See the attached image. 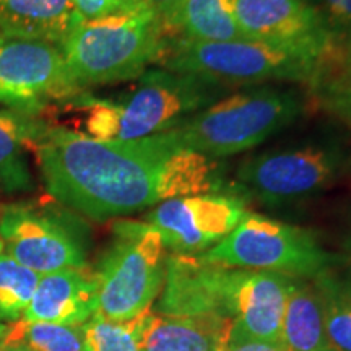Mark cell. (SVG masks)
Masks as SVG:
<instances>
[{
	"mask_svg": "<svg viewBox=\"0 0 351 351\" xmlns=\"http://www.w3.org/2000/svg\"><path fill=\"white\" fill-rule=\"evenodd\" d=\"M314 101L315 106L327 114L343 122L351 129V88L350 90L335 91V93H328L317 96V98L311 99Z\"/></svg>",
	"mask_w": 351,
	"mask_h": 351,
	"instance_id": "83f0119b",
	"label": "cell"
},
{
	"mask_svg": "<svg viewBox=\"0 0 351 351\" xmlns=\"http://www.w3.org/2000/svg\"><path fill=\"white\" fill-rule=\"evenodd\" d=\"M44 122L32 112L0 111V192L25 194L34 189L28 152H33Z\"/></svg>",
	"mask_w": 351,
	"mask_h": 351,
	"instance_id": "ac0fdd59",
	"label": "cell"
},
{
	"mask_svg": "<svg viewBox=\"0 0 351 351\" xmlns=\"http://www.w3.org/2000/svg\"><path fill=\"white\" fill-rule=\"evenodd\" d=\"M319 351H339V350H335V348H332V346H330V348H326V350H319Z\"/></svg>",
	"mask_w": 351,
	"mask_h": 351,
	"instance_id": "836d02e7",
	"label": "cell"
},
{
	"mask_svg": "<svg viewBox=\"0 0 351 351\" xmlns=\"http://www.w3.org/2000/svg\"><path fill=\"white\" fill-rule=\"evenodd\" d=\"M98 311V282L95 270H59L41 275L25 320L82 327Z\"/></svg>",
	"mask_w": 351,
	"mask_h": 351,
	"instance_id": "9a60e30c",
	"label": "cell"
},
{
	"mask_svg": "<svg viewBox=\"0 0 351 351\" xmlns=\"http://www.w3.org/2000/svg\"><path fill=\"white\" fill-rule=\"evenodd\" d=\"M326 25L330 39L351 33V0H306Z\"/></svg>",
	"mask_w": 351,
	"mask_h": 351,
	"instance_id": "484cf974",
	"label": "cell"
},
{
	"mask_svg": "<svg viewBox=\"0 0 351 351\" xmlns=\"http://www.w3.org/2000/svg\"><path fill=\"white\" fill-rule=\"evenodd\" d=\"M0 351H33L28 346L20 343H2L0 345Z\"/></svg>",
	"mask_w": 351,
	"mask_h": 351,
	"instance_id": "4dcf8cb0",
	"label": "cell"
},
{
	"mask_svg": "<svg viewBox=\"0 0 351 351\" xmlns=\"http://www.w3.org/2000/svg\"><path fill=\"white\" fill-rule=\"evenodd\" d=\"M232 322L221 317H168L153 314L142 351H223Z\"/></svg>",
	"mask_w": 351,
	"mask_h": 351,
	"instance_id": "e0dca14e",
	"label": "cell"
},
{
	"mask_svg": "<svg viewBox=\"0 0 351 351\" xmlns=\"http://www.w3.org/2000/svg\"><path fill=\"white\" fill-rule=\"evenodd\" d=\"M345 166L340 142L307 138L247 156L236 169L234 186L245 200L291 205L326 191Z\"/></svg>",
	"mask_w": 351,
	"mask_h": 351,
	"instance_id": "52a82bcc",
	"label": "cell"
},
{
	"mask_svg": "<svg viewBox=\"0 0 351 351\" xmlns=\"http://www.w3.org/2000/svg\"><path fill=\"white\" fill-rule=\"evenodd\" d=\"M202 258L230 269L271 271L289 278L313 280L340 263L314 232L262 215L247 213L225 239Z\"/></svg>",
	"mask_w": 351,
	"mask_h": 351,
	"instance_id": "ba28073f",
	"label": "cell"
},
{
	"mask_svg": "<svg viewBox=\"0 0 351 351\" xmlns=\"http://www.w3.org/2000/svg\"><path fill=\"white\" fill-rule=\"evenodd\" d=\"M351 88V33L333 38L322 57L313 82L307 86L311 99Z\"/></svg>",
	"mask_w": 351,
	"mask_h": 351,
	"instance_id": "d4e9b609",
	"label": "cell"
},
{
	"mask_svg": "<svg viewBox=\"0 0 351 351\" xmlns=\"http://www.w3.org/2000/svg\"><path fill=\"white\" fill-rule=\"evenodd\" d=\"M77 95L59 46L0 34V103L34 114Z\"/></svg>",
	"mask_w": 351,
	"mask_h": 351,
	"instance_id": "9c48e42d",
	"label": "cell"
},
{
	"mask_svg": "<svg viewBox=\"0 0 351 351\" xmlns=\"http://www.w3.org/2000/svg\"><path fill=\"white\" fill-rule=\"evenodd\" d=\"M236 269L202 256L171 254L158 311L168 317H221L232 322Z\"/></svg>",
	"mask_w": 351,
	"mask_h": 351,
	"instance_id": "7c38bea8",
	"label": "cell"
},
{
	"mask_svg": "<svg viewBox=\"0 0 351 351\" xmlns=\"http://www.w3.org/2000/svg\"><path fill=\"white\" fill-rule=\"evenodd\" d=\"M247 213L243 195L205 194L161 202L147 215V223L160 232L168 251L199 256L225 239Z\"/></svg>",
	"mask_w": 351,
	"mask_h": 351,
	"instance_id": "8fae6325",
	"label": "cell"
},
{
	"mask_svg": "<svg viewBox=\"0 0 351 351\" xmlns=\"http://www.w3.org/2000/svg\"><path fill=\"white\" fill-rule=\"evenodd\" d=\"M232 88L168 69H148L124 93L104 98L88 91L65 101L83 135L96 140H138L165 134Z\"/></svg>",
	"mask_w": 351,
	"mask_h": 351,
	"instance_id": "7a4b0ae2",
	"label": "cell"
},
{
	"mask_svg": "<svg viewBox=\"0 0 351 351\" xmlns=\"http://www.w3.org/2000/svg\"><path fill=\"white\" fill-rule=\"evenodd\" d=\"M143 0H73L78 19L96 20L143 5Z\"/></svg>",
	"mask_w": 351,
	"mask_h": 351,
	"instance_id": "4316f807",
	"label": "cell"
},
{
	"mask_svg": "<svg viewBox=\"0 0 351 351\" xmlns=\"http://www.w3.org/2000/svg\"><path fill=\"white\" fill-rule=\"evenodd\" d=\"M168 33L156 13L143 5L96 20H75L62 54L78 91L138 78L160 64Z\"/></svg>",
	"mask_w": 351,
	"mask_h": 351,
	"instance_id": "277c9868",
	"label": "cell"
},
{
	"mask_svg": "<svg viewBox=\"0 0 351 351\" xmlns=\"http://www.w3.org/2000/svg\"><path fill=\"white\" fill-rule=\"evenodd\" d=\"M3 252L39 275L86 267L78 232L47 208L16 204L0 208Z\"/></svg>",
	"mask_w": 351,
	"mask_h": 351,
	"instance_id": "30bf717a",
	"label": "cell"
},
{
	"mask_svg": "<svg viewBox=\"0 0 351 351\" xmlns=\"http://www.w3.org/2000/svg\"><path fill=\"white\" fill-rule=\"evenodd\" d=\"M73 0H0V34L62 46L75 23Z\"/></svg>",
	"mask_w": 351,
	"mask_h": 351,
	"instance_id": "2e32d148",
	"label": "cell"
},
{
	"mask_svg": "<svg viewBox=\"0 0 351 351\" xmlns=\"http://www.w3.org/2000/svg\"><path fill=\"white\" fill-rule=\"evenodd\" d=\"M289 282V276L271 271L236 269L230 340L280 343Z\"/></svg>",
	"mask_w": 351,
	"mask_h": 351,
	"instance_id": "5bb4252c",
	"label": "cell"
},
{
	"mask_svg": "<svg viewBox=\"0 0 351 351\" xmlns=\"http://www.w3.org/2000/svg\"><path fill=\"white\" fill-rule=\"evenodd\" d=\"M311 96L291 83H265L223 96L169 130L181 147L210 158L252 150L306 114Z\"/></svg>",
	"mask_w": 351,
	"mask_h": 351,
	"instance_id": "3957f363",
	"label": "cell"
},
{
	"mask_svg": "<svg viewBox=\"0 0 351 351\" xmlns=\"http://www.w3.org/2000/svg\"><path fill=\"white\" fill-rule=\"evenodd\" d=\"M223 351H285L280 343L261 340H230Z\"/></svg>",
	"mask_w": 351,
	"mask_h": 351,
	"instance_id": "f546056e",
	"label": "cell"
},
{
	"mask_svg": "<svg viewBox=\"0 0 351 351\" xmlns=\"http://www.w3.org/2000/svg\"><path fill=\"white\" fill-rule=\"evenodd\" d=\"M319 60L269 44L247 41H195L169 36L160 65L226 86L300 83L309 86Z\"/></svg>",
	"mask_w": 351,
	"mask_h": 351,
	"instance_id": "5b68a950",
	"label": "cell"
},
{
	"mask_svg": "<svg viewBox=\"0 0 351 351\" xmlns=\"http://www.w3.org/2000/svg\"><path fill=\"white\" fill-rule=\"evenodd\" d=\"M152 311L130 320H111L95 314L82 326L83 351H142Z\"/></svg>",
	"mask_w": 351,
	"mask_h": 351,
	"instance_id": "7402d4cb",
	"label": "cell"
},
{
	"mask_svg": "<svg viewBox=\"0 0 351 351\" xmlns=\"http://www.w3.org/2000/svg\"><path fill=\"white\" fill-rule=\"evenodd\" d=\"M114 239L95 269L98 282L96 314L111 320H130L150 311L166 278L168 249L147 221L121 219Z\"/></svg>",
	"mask_w": 351,
	"mask_h": 351,
	"instance_id": "8992f818",
	"label": "cell"
},
{
	"mask_svg": "<svg viewBox=\"0 0 351 351\" xmlns=\"http://www.w3.org/2000/svg\"><path fill=\"white\" fill-rule=\"evenodd\" d=\"M313 282L322 302L328 343L339 351H351V271H343L337 263Z\"/></svg>",
	"mask_w": 351,
	"mask_h": 351,
	"instance_id": "ffe728a7",
	"label": "cell"
},
{
	"mask_svg": "<svg viewBox=\"0 0 351 351\" xmlns=\"http://www.w3.org/2000/svg\"><path fill=\"white\" fill-rule=\"evenodd\" d=\"M179 36L195 41H239L245 39L236 19V0H187Z\"/></svg>",
	"mask_w": 351,
	"mask_h": 351,
	"instance_id": "44dd1931",
	"label": "cell"
},
{
	"mask_svg": "<svg viewBox=\"0 0 351 351\" xmlns=\"http://www.w3.org/2000/svg\"><path fill=\"white\" fill-rule=\"evenodd\" d=\"M147 7L156 13L169 34H179V21L187 0H143Z\"/></svg>",
	"mask_w": 351,
	"mask_h": 351,
	"instance_id": "f1b7e54d",
	"label": "cell"
},
{
	"mask_svg": "<svg viewBox=\"0 0 351 351\" xmlns=\"http://www.w3.org/2000/svg\"><path fill=\"white\" fill-rule=\"evenodd\" d=\"M5 332H7V326H5V324L0 322V345H2L3 337H5Z\"/></svg>",
	"mask_w": 351,
	"mask_h": 351,
	"instance_id": "1f68e13d",
	"label": "cell"
},
{
	"mask_svg": "<svg viewBox=\"0 0 351 351\" xmlns=\"http://www.w3.org/2000/svg\"><path fill=\"white\" fill-rule=\"evenodd\" d=\"M41 275L21 265L8 254H0V322L23 317Z\"/></svg>",
	"mask_w": 351,
	"mask_h": 351,
	"instance_id": "cb8c5ba5",
	"label": "cell"
},
{
	"mask_svg": "<svg viewBox=\"0 0 351 351\" xmlns=\"http://www.w3.org/2000/svg\"><path fill=\"white\" fill-rule=\"evenodd\" d=\"M2 343H20L33 351H83L82 327L15 320L7 326Z\"/></svg>",
	"mask_w": 351,
	"mask_h": 351,
	"instance_id": "603a6c76",
	"label": "cell"
},
{
	"mask_svg": "<svg viewBox=\"0 0 351 351\" xmlns=\"http://www.w3.org/2000/svg\"><path fill=\"white\" fill-rule=\"evenodd\" d=\"M3 252V241H2V238H0V254Z\"/></svg>",
	"mask_w": 351,
	"mask_h": 351,
	"instance_id": "d6a6232c",
	"label": "cell"
},
{
	"mask_svg": "<svg viewBox=\"0 0 351 351\" xmlns=\"http://www.w3.org/2000/svg\"><path fill=\"white\" fill-rule=\"evenodd\" d=\"M33 153L49 194L95 219L124 217L181 197L236 194L221 160L181 147L169 132L96 140L44 124Z\"/></svg>",
	"mask_w": 351,
	"mask_h": 351,
	"instance_id": "6da1fadb",
	"label": "cell"
},
{
	"mask_svg": "<svg viewBox=\"0 0 351 351\" xmlns=\"http://www.w3.org/2000/svg\"><path fill=\"white\" fill-rule=\"evenodd\" d=\"M285 351H319L330 348L324 327L322 302L313 280L291 278L280 332Z\"/></svg>",
	"mask_w": 351,
	"mask_h": 351,
	"instance_id": "d6986e66",
	"label": "cell"
},
{
	"mask_svg": "<svg viewBox=\"0 0 351 351\" xmlns=\"http://www.w3.org/2000/svg\"><path fill=\"white\" fill-rule=\"evenodd\" d=\"M236 19L247 41L313 57L326 52L330 34L306 0H236Z\"/></svg>",
	"mask_w": 351,
	"mask_h": 351,
	"instance_id": "4fadbf2b",
	"label": "cell"
}]
</instances>
